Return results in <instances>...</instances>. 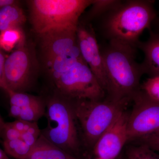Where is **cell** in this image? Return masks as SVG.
Segmentation results:
<instances>
[{
    "label": "cell",
    "instance_id": "6da1fadb",
    "mask_svg": "<svg viewBox=\"0 0 159 159\" xmlns=\"http://www.w3.org/2000/svg\"><path fill=\"white\" fill-rule=\"evenodd\" d=\"M100 48L107 81L106 97L128 104L140 90L144 74L136 59L138 48L114 41Z\"/></svg>",
    "mask_w": 159,
    "mask_h": 159
},
{
    "label": "cell",
    "instance_id": "7a4b0ae2",
    "mask_svg": "<svg viewBox=\"0 0 159 159\" xmlns=\"http://www.w3.org/2000/svg\"><path fill=\"white\" fill-rule=\"evenodd\" d=\"M154 2L120 1L98 19L102 34L109 41L118 42L137 48L140 35L145 29H150L157 17Z\"/></svg>",
    "mask_w": 159,
    "mask_h": 159
},
{
    "label": "cell",
    "instance_id": "3957f363",
    "mask_svg": "<svg viewBox=\"0 0 159 159\" xmlns=\"http://www.w3.org/2000/svg\"><path fill=\"white\" fill-rule=\"evenodd\" d=\"M48 74L55 95L70 100H101L106 97L81 54L63 60Z\"/></svg>",
    "mask_w": 159,
    "mask_h": 159
},
{
    "label": "cell",
    "instance_id": "277c9868",
    "mask_svg": "<svg viewBox=\"0 0 159 159\" xmlns=\"http://www.w3.org/2000/svg\"><path fill=\"white\" fill-rule=\"evenodd\" d=\"M94 1H29L30 18L33 30L39 36L52 31H77L81 15Z\"/></svg>",
    "mask_w": 159,
    "mask_h": 159
},
{
    "label": "cell",
    "instance_id": "5b68a950",
    "mask_svg": "<svg viewBox=\"0 0 159 159\" xmlns=\"http://www.w3.org/2000/svg\"><path fill=\"white\" fill-rule=\"evenodd\" d=\"M46 128L41 134L58 147L77 157L83 147L72 100L54 94L46 99Z\"/></svg>",
    "mask_w": 159,
    "mask_h": 159
},
{
    "label": "cell",
    "instance_id": "8992f818",
    "mask_svg": "<svg viewBox=\"0 0 159 159\" xmlns=\"http://www.w3.org/2000/svg\"><path fill=\"white\" fill-rule=\"evenodd\" d=\"M72 102L83 147L92 150L128 104L106 97L101 100L80 99Z\"/></svg>",
    "mask_w": 159,
    "mask_h": 159
},
{
    "label": "cell",
    "instance_id": "52a82bcc",
    "mask_svg": "<svg viewBox=\"0 0 159 159\" xmlns=\"http://www.w3.org/2000/svg\"><path fill=\"white\" fill-rule=\"evenodd\" d=\"M127 122L128 143L159 130V102L139 90L132 99Z\"/></svg>",
    "mask_w": 159,
    "mask_h": 159
},
{
    "label": "cell",
    "instance_id": "ba28073f",
    "mask_svg": "<svg viewBox=\"0 0 159 159\" xmlns=\"http://www.w3.org/2000/svg\"><path fill=\"white\" fill-rule=\"evenodd\" d=\"M31 56L25 42L6 57L4 66V80L7 90L25 93L33 80Z\"/></svg>",
    "mask_w": 159,
    "mask_h": 159
},
{
    "label": "cell",
    "instance_id": "9c48e42d",
    "mask_svg": "<svg viewBox=\"0 0 159 159\" xmlns=\"http://www.w3.org/2000/svg\"><path fill=\"white\" fill-rule=\"evenodd\" d=\"M129 112H121L112 124L98 139L93 150L96 158L117 159L128 143L127 122Z\"/></svg>",
    "mask_w": 159,
    "mask_h": 159
},
{
    "label": "cell",
    "instance_id": "30bf717a",
    "mask_svg": "<svg viewBox=\"0 0 159 159\" xmlns=\"http://www.w3.org/2000/svg\"><path fill=\"white\" fill-rule=\"evenodd\" d=\"M77 44L83 58L105 91L107 81L100 48L92 25L80 22L77 31Z\"/></svg>",
    "mask_w": 159,
    "mask_h": 159
},
{
    "label": "cell",
    "instance_id": "8fae6325",
    "mask_svg": "<svg viewBox=\"0 0 159 159\" xmlns=\"http://www.w3.org/2000/svg\"><path fill=\"white\" fill-rule=\"evenodd\" d=\"M39 37L46 61L61 55L77 43V31H52Z\"/></svg>",
    "mask_w": 159,
    "mask_h": 159
},
{
    "label": "cell",
    "instance_id": "7c38bea8",
    "mask_svg": "<svg viewBox=\"0 0 159 159\" xmlns=\"http://www.w3.org/2000/svg\"><path fill=\"white\" fill-rule=\"evenodd\" d=\"M137 48L144 53V60L141 64L144 74L149 77L159 75V33L150 31L148 39L139 42Z\"/></svg>",
    "mask_w": 159,
    "mask_h": 159
},
{
    "label": "cell",
    "instance_id": "4fadbf2b",
    "mask_svg": "<svg viewBox=\"0 0 159 159\" xmlns=\"http://www.w3.org/2000/svg\"><path fill=\"white\" fill-rule=\"evenodd\" d=\"M26 159H80L63 150L41 134Z\"/></svg>",
    "mask_w": 159,
    "mask_h": 159
},
{
    "label": "cell",
    "instance_id": "5bb4252c",
    "mask_svg": "<svg viewBox=\"0 0 159 159\" xmlns=\"http://www.w3.org/2000/svg\"><path fill=\"white\" fill-rule=\"evenodd\" d=\"M26 20L25 15L19 5L6 6L0 9V32L20 28Z\"/></svg>",
    "mask_w": 159,
    "mask_h": 159
},
{
    "label": "cell",
    "instance_id": "9a60e30c",
    "mask_svg": "<svg viewBox=\"0 0 159 159\" xmlns=\"http://www.w3.org/2000/svg\"><path fill=\"white\" fill-rule=\"evenodd\" d=\"M25 36L21 28L8 29L0 32V48L9 52L25 42Z\"/></svg>",
    "mask_w": 159,
    "mask_h": 159
},
{
    "label": "cell",
    "instance_id": "2e32d148",
    "mask_svg": "<svg viewBox=\"0 0 159 159\" xmlns=\"http://www.w3.org/2000/svg\"><path fill=\"white\" fill-rule=\"evenodd\" d=\"M4 151L9 156L16 159H26L31 148L20 138L10 141H3Z\"/></svg>",
    "mask_w": 159,
    "mask_h": 159
},
{
    "label": "cell",
    "instance_id": "e0dca14e",
    "mask_svg": "<svg viewBox=\"0 0 159 159\" xmlns=\"http://www.w3.org/2000/svg\"><path fill=\"white\" fill-rule=\"evenodd\" d=\"M127 159H159V153L143 144L129 143L125 151Z\"/></svg>",
    "mask_w": 159,
    "mask_h": 159
},
{
    "label": "cell",
    "instance_id": "ac0fdd59",
    "mask_svg": "<svg viewBox=\"0 0 159 159\" xmlns=\"http://www.w3.org/2000/svg\"><path fill=\"white\" fill-rule=\"evenodd\" d=\"M6 93L9 96L10 105L16 106L23 108L31 106L43 102L42 97L33 96L25 93H20L9 90Z\"/></svg>",
    "mask_w": 159,
    "mask_h": 159
},
{
    "label": "cell",
    "instance_id": "d6986e66",
    "mask_svg": "<svg viewBox=\"0 0 159 159\" xmlns=\"http://www.w3.org/2000/svg\"><path fill=\"white\" fill-rule=\"evenodd\" d=\"M120 1L119 0H95L89 10L87 16L88 21L99 19L117 6Z\"/></svg>",
    "mask_w": 159,
    "mask_h": 159
},
{
    "label": "cell",
    "instance_id": "ffe728a7",
    "mask_svg": "<svg viewBox=\"0 0 159 159\" xmlns=\"http://www.w3.org/2000/svg\"><path fill=\"white\" fill-rule=\"evenodd\" d=\"M140 90L149 99L159 102V75L147 78L141 84Z\"/></svg>",
    "mask_w": 159,
    "mask_h": 159
},
{
    "label": "cell",
    "instance_id": "44dd1931",
    "mask_svg": "<svg viewBox=\"0 0 159 159\" xmlns=\"http://www.w3.org/2000/svg\"><path fill=\"white\" fill-rule=\"evenodd\" d=\"M130 143L143 144L159 153V130L146 136L140 138Z\"/></svg>",
    "mask_w": 159,
    "mask_h": 159
},
{
    "label": "cell",
    "instance_id": "7402d4cb",
    "mask_svg": "<svg viewBox=\"0 0 159 159\" xmlns=\"http://www.w3.org/2000/svg\"><path fill=\"white\" fill-rule=\"evenodd\" d=\"M21 134L13 127L11 122H6L2 134L3 141H10L16 140L21 138Z\"/></svg>",
    "mask_w": 159,
    "mask_h": 159
},
{
    "label": "cell",
    "instance_id": "603a6c76",
    "mask_svg": "<svg viewBox=\"0 0 159 159\" xmlns=\"http://www.w3.org/2000/svg\"><path fill=\"white\" fill-rule=\"evenodd\" d=\"M6 58L3 50L0 48V88L3 89L5 91L7 90L4 75V66Z\"/></svg>",
    "mask_w": 159,
    "mask_h": 159
},
{
    "label": "cell",
    "instance_id": "cb8c5ba5",
    "mask_svg": "<svg viewBox=\"0 0 159 159\" xmlns=\"http://www.w3.org/2000/svg\"><path fill=\"white\" fill-rule=\"evenodd\" d=\"M33 122H26L19 119H16L13 122H11V123L13 127L21 134L27 131L31 127Z\"/></svg>",
    "mask_w": 159,
    "mask_h": 159
},
{
    "label": "cell",
    "instance_id": "d4e9b609",
    "mask_svg": "<svg viewBox=\"0 0 159 159\" xmlns=\"http://www.w3.org/2000/svg\"><path fill=\"white\" fill-rule=\"evenodd\" d=\"M39 136L35 135L28 132H25L21 133L20 138L25 142L26 144H28L31 147H32L34 146Z\"/></svg>",
    "mask_w": 159,
    "mask_h": 159
},
{
    "label": "cell",
    "instance_id": "484cf974",
    "mask_svg": "<svg viewBox=\"0 0 159 159\" xmlns=\"http://www.w3.org/2000/svg\"><path fill=\"white\" fill-rule=\"evenodd\" d=\"M19 5V2L15 0H0V9L11 5Z\"/></svg>",
    "mask_w": 159,
    "mask_h": 159
},
{
    "label": "cell",
    "instance_id": "4316f807",
    "mask_svg": "<svg viewBox=\"0 0 159 159\" xmlns=\"http://www.w3.org/2000/svg\"><path fill=\"white\" fill-rule=\"evenodd\" d=\"M5 121L3 120L2 117L1 116V114H0V142H2V131L3 127H4V125H5Z\"/></svg>",
    "mask_w": 159,
    "mask_h": 159
},
{
    "label": "cell",
    "instance_id": "83f0119b",
    "mask_svg": "<svg viewBox=\"0 0 159 159\" xmlns=\"http://www.w3.org/2000/svg\"><path fill=\"white\" fill-rule=\"evenodd\" d=\"M0 159H11L6 153L5 151H3L0 148Z\"/></svg>",
    "mask_w": 159,
    "mask_h": 159
},
{
    "label": "cell",
    "instance_id": "f1b7e54d",
    "mask_svg": "<svg viewBox=\"0 0 159 159\" xmlns=\"http://www.w3.org/2000/svg\"><path fill=\"white\" fill-rule=\"evenodd\" d=\"M154 23H155V24H156V25L157 28H158L159 29V17L156 18L155 20L154 21Z\"/></svg>",
    "mask_w": 159,
    "mask_h": 159
},
{
    "label": "cell",
    "instance_id": "f546056e",
    "mask_svg": "<svg viewBox=\"0 0 159 159\" xmlns=\"http://www.w3.org/2000/svg\"><path fill=\"white\" fill-rule=\"evenodd\" d=\"M117 159H125V158H124V157H123L122 154H121L119 155V156L117 158Z\"/></svg>",
    "mask_w": 159,
    "mask_h": 159
},
{
    "label": "cell",
    "instance_id": "4dcf8cb0",
    "mask_svg": "<svg viewBox=\"0 0 159 159\" xmlns=\"http://www.w3.org/2000/svg\"><path fill=\"white\" fill-rule=\"evenodd\" d=\"M94 159H100L98 158H95Z\"/></svg>",
    "mask_w": 159,
    "mask_h": 159
}]
</instances>
